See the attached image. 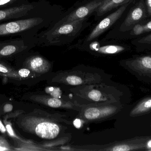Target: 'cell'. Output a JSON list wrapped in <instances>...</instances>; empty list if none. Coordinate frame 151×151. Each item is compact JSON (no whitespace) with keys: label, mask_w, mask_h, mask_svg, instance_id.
<instances>
[{"label":"cell","mask_w":151,"mask_h":151,"mask_svg":"<svg viewBox=\"0 0 151 151\" xmlns=\"http://www.w3.org/2000/svg\"><path fill=\"white\" fill-rule=\"evenodd\" d=\"M91 25L88 19L81 20L64 23L52 29H45L36 35L37 44L59 46L70 43Z\"/></svg>","instance_id":"6da1fadb"},{"label":"cell","mask_w":151,"mask_h":151,"mask_svg":"<svg viewBox=\"0 0 151 151\" xmlns=\"http://www.w3.org/2000/svg\"><path fill=\"white\" fill-rule=\"evenodd\" d=\"M105 0H84L75 4L56 20L46 29L55 28L64 23L88 19L103 4Z\"/></svg>","instance_id":"7a4b0ae2"},{"label":"cell","mask_w":151,"mask_h":151,"mask_svg":"<svg viewBox=\"0 0 151 151\" xmlns=\"http://www.w3.org/2000/svg\"><path fill=\"white\" fill-rule=\"evenodd\" d=\"M132 2L123 4L117 9L99 20V22L91 29L88 34L79 41L87 43L98 39L106 32L111 29L123 16Z\"/></svg>","instance_id":"3957f363"},{"label":"cell","mask_w":151,"mask_h":151,"mask_svg":"<svg viewBox=\"0 0 151 151\" xmlns=\"http://www.w3.org/2000/svg\"><path fill=\"white\" fill-rule=\"evenodd\" d=\"M37 44L36 37H19L0 40V57L10 56Z\"/></svg>","instance_id":"277c9868"},{"label":"cell","mask_w":151,"mask_h":151,"mask_svg":"<svg viewBox=\"0 0 151 151\" xmlns=\"http://www.w3.org/2000/svg\"><path fill=\"white\" fill-rule=\"evenodd\" d=\"M114 40H94L87 43L78 41L75 46L84 49L88 50L96 53L105 54H114L125 50V46L116 43Z\"/></svg>","instance_id":"5b68a950"},{"label":"cell","mask_w":151,"mask_h":151,"mask_svg":"<svg viewBox=\"0 0 151 151\" xmlns=\"http://www.w3.org/2000/svg\"><path fill=\"white\" fill-rule=\"evenodd\" d=\"M38 3L32 2L17 7L0 10V23L36 16L38 13L36 8Z\"/></svg>","instance_id":"8992f818"},{"label":"cell","mask_w":151,"mask_h":151,"mask_svg":"<svg viewBox=\"0 0 151 151\" xmlns=\"http://www.w3.org/2000/svg\"><path fill=\"white\" fill-rule=\"evenodd\" d=\"M134 0H105L103 4L94 13L95 20H99L106 16V14L120 6Z\"/></svg>","instance_id":"52a82bcc"},{"label":"cell","mask_w":151,"mask_h":151,"mask_svg":"<svg viewBox=\"0 0 151 151\" xmlns=\"http://www.w3.org/2000/svg\"><path fill=\"white\" fill-rule=\"evenodd\" d=\"M59 127L55 123L42 122L38 124L35 128L37 135L47 139H54L59 133Z\"/></svg>","instance_id":"ba28073f"},{"label":"cell","mask_w":151,"mask_h":151,"mask_svg":"<svg viewBox=\"0 0 151 151\" xmlns=\"http://www.w3.org/2000/svg\"><path fill=\"white\" fill-rule=\"evenodd\" d=\"M30 67L33 70H39L41 68H43L46 64L45 59L38 56H33L28 59L27 61Z\"/></svg>","instance_id":"9c48e42d"},{"label":"cell","mask_w":151,"mask_h":151,"mask_svg":"<svg viewBox=\"0 0 151 151\" xmlns=\"http://www.w3.org/2000/svg\"><path fill=\"white\" fill-rule=\"evenodd\" d=\"M29 0H0V10L29 3Z\"/></svg>","instance_id":"30bf717a"},{"label":"cell","mask_w":151,"mask_h":151,"mask_svg":"<svg viewBox=\"0 0 151 151\" xmlns=\"http://www.w3.org/2000/svg\"><path fill=\"white\" fill-rule=\"evenodd\" d=\"M151 109V98L147 99L138 105L133 111L132 114L142 113Z\"/></svg>","instance_id":"8fae6325"},{"label":"cell","mask_w":151,"mask_h":151,"mask_svg":"<svg viewBox=\"0 0 151 151\" xmlns=\"http://www.w3.org/2000/svg\"><path fill=\"white\" fill-rule=\"evenodd\" d=\"M99 110L96 108H89L84 113V117L88 120L96 119L99 117Z\"/></svg>","instance_id":"7c38bea8"},{"label":"cell","mask_w":151,"mask_h":151,"mask_svg":"<svg viewBox=\"0 0 151 151\" xmlns=\"http://www.w3.org/2000/svg\"><path fill=\"white\" fill-rule=\"evenodd\" d=\"M145 33V29L143 24L141 23L136 25L130 30V35L134 36H138Z\"/></svg>","instance_id":"4fadbf2b"},{"label":"cell","mask_w":151,"mask_h":151,"mask_svg":"<svg viewBox=\"0 0 151 151\" xmlns=\"http://www.w3.org/2000/svg\"><path fill=\"white\" fill-rule=\"evenodd\" d=\"M139 64L142 66L147 69H151V56H146L139 59Z\"/></svg>","instance_id":"5bb4252c"},{"label":"cell","mask_w":151,"mask_h":151,"mask_svg":"<svg viewBox=\"0 0 151 151\" xmlns=\"http://www.w3.org/2000/svg\"><path fill=\"white\" fill-rule=\"evenodd\" d=\"M66 81L69 84L72 85H80L82 82V81L81 78L74 75L68 76L66 78Z\"/></svg>","instance_id":"9a60e30c"},{"label":"cell","mask_w":151,"mask_h":151,"mask_svg":"<svg viewBox=\"0 0 151 151\" xmlns=\"http://www.w3.org/2000/svg\"><path fill=\"white\" fill-rule=\"evenodd\" d=\"M101 94L99 91L93 90L89 93L88 97L91 99L96 102L99 101L101 98Z\"/></svg>","instance_id":"2e32d148"},{"label":"cell","mask_w":151,"mask_h":151,"mask_svg":"<svg viewBox=\"0 0 151 151\" xmlns=\"http://www.w3.org/2000/svg\"><path fill=\"white\" fill-rule=\"evenodd\" d=\"M48 104L50 106L53 108H58L62 105V102L57 98H50L48 101Z\"/></svg>","instance_id":"e0dca14e"},{"label":"cell","mask_w":151,"mask_h":151,"mask_svg":"<svg viewBox=\"0 0 151 151\" xmlns=\"http://www.w3.org/2000/svg\"><path fill=\"white\" fill-rule=\"evenodd\" d=\"M136 41H137L138 43L142 44H151V33L144 37L137 39Z\"/></svg>","instance_id":"ac0fdd59"},{"label":"cell","mask_w":151,"mask_h":151,"mask_svg":"<svg viewBox=\"0 0 151 151\" xmlns=\"http://www.w3.org/2000/svg\"><path fill=\"white\" fill-rule=\"evenodd\" d=\"M130 150L131 149L130 147L128 145H125V144L117 145L114 147L113 149H112V150L114 151H128Z\"/></svg>","instance_id":"d6986e66"},{"label":"cell","mask_w":151,"mask_h":151,"mask_svg":"<svg viewBox=\"0 0 151 151\" xmlns=\"http://www.w3.org/2000/svg\"><path fill=\"white\" fill-rule=\"evenodd\" d=\"M30 73V71L27 69H21L18 72L19 74L23 78L27 77Z\"/></svg>","instance_id":"ffe728a7"},{"label":"cell","mask_w":151,"mask_h":151,"mask_svg":"<svg viewBox=\"0 0 151 151\" xmlns=\"http://www.w3.org/2000/svg\"><path fill=\"white\" fill-rule=\"evenodd\" d=\"M145 4L148 17H151V0H146Z\"/></svg>","instance_id":"44dd1931"},{"label":"cell","mask_w":151,"mask_h":151,"mask_svg":"<svg viewBox=\"0 0 151 151\" xmlns=\"http://www.w3.org/2000/svg\"><path fill=\"white\" fill-rule=\"evenodd\" d=\"M12 109H13V106L12 105L10 104L5 105L4 107V110L5 112H9L12 111Z\"/></svg>","instance_id":"7402d4cb"},{"label":"cell","mask_w":151,"mask_h":151,"mask_svg":"<svg viewBox=\"0 0 151 151\" xmlns=\"http://www.w3.org/2000/svg\"><path fill=\"white\" fill-rule=\"evenodd\" d=\"M145 29V33L150 32L151 31V20L149 21L145 24H143Z\"/></svg>","instance_id":"603a6c76"},{"label":"cell","mask_w":151,"mask_h":151,"mask_svg":"<svg viewBox=\"0 0 151 151\" xmlns=\"http://www.w3.org/2000/svg\"><path fill=\"white\" fill-rule=\"evenodd\" d=\"M6 128H7V131H8V133H9L10 135L11 136H14V133H13V130H12L11 126L9 125H7Z\"/></svg>","instance_id":"cb8c5ba5"},{"label":"cell","mask_w":151,"mask_h":151,"mask_svg":"<svg viewBox=\"0 0 151 151\" xmlns=\"http://www.w3.org/2000/svg\"><path fill=\"white\" fill-rule=\"evenodd\" d=\"M8 69L6 68L5 66L3 65L0 64V72L4 73H6L8 72Z\"/></svg>","instance_id":"d4e9b609"},{"label":"cell","mask_w":151,"mask_h":151,"mask_svg":"<svg viewBox=\"0 0 151 151\" xmlns=\"http://www.w3.org/2000/svg\"><path fill=\"white\" fill-rule=\"evenodd\" d=\"M0 131L2 133H5L6 131V128L4 126L1 120H0Z\"/></svg>","instance_id":"484cf974"},{"label":"cell","mask_w":151,"mask_h":151,"mask_svg":"<svg viewBox=\"0 0 151 151\" xmlns=\"http://www.w3.org/2000/svg\"><path fill=\"white\" fill-rule=\"evenodd\" d=\"M75 123H74V125L76 127L80 126V121L79 120H76L75 121Z\"/></svg>","instance_id":"4316f807"},{"label":"cell","mask_w":151,"mask_h":151,"mask_svg":"<svg viewBox=\"0 0 151 151\" xmlns=\"http://www.w3.org/2000/svg\"><path fill=\"white\" fill-rule=\"evenodd\" d=\"M147 146H148V148H150L151 149V140L149 141V142H148V143H147Z\"/></svg>","instance_id":"83f0119b"},{"label":"cell","mask_w":151,"mask_h":151,"mask_svg":"<svg viewBox=\"0 0 151 151\" xmlns=\"http://www.w3.org/2000/svg\"><path fill=\"white\" fill-rule=\"evenodd\" d=\"M81 1V0H77V1L76 2H79Z\"/></svg>","instance_id":"f1b7e54d"}]
</instances>
